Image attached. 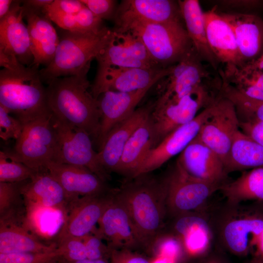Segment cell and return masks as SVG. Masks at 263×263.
Listing matches in <instances>:
<instances>
[{"instance_id": "e0dca14e", "label": "cell", "mask_w": 263, "mask_h": 263, "mask_svg": "<svg viewBox=\"0 0 263 263\" xmlns=\"http://www.w3.org/2000/svg\"><path fill=\"white\" fill-rule=\"evenodd\" d=\"M202 61L194 48L180 61L173 65L161 85L160 95L156 102L162 103L179 98L203 84V80L208 77V73Z\"/></svg>"}, {"instance_id": "8d00e7d4", "label": "cell", "mask_w": 263, "mask_h": 263, "mask_svg": "<svg viewBox=\"0 0 263 263\" xmlns=\"http://www.w3.org/2000/svg\"><path fill=\"white\" fill-rule=\"evenodd\" d=\"M113 32L115 40L133 57L150 67H160L152 60L146 46L139 37L130 31L123 33Z\"/></svg>"}, {"instance_id": "8fae6325", "label": "cell", "mask_w": 263, "mask_h": 263, "mask_svg": "<svg viewBox=\"0 0 263 263\" xmlns=\"http://www.w3.org/2000/svg\"><path fill=\"white\" fill-rule=\"evenodd\" d=\"M172 67H111L95 76L94 83L91 85V93L97 99L100 94L108 91L131 92L151 88L169 74Z\"/></svg>"}, {"instance_id": "4316f807", "label": "cell", "mask_w": 263, "mask_h": 263, "mask_svg": "<svg viewBox=\"0 0 263 263\" xmlns=\"http://www.w3.org/2000/svg\"><path fill=\"white\" fill-rule=\"evenodd\" d=\"M182 19L188 35L198 55L217 69L219 61L207 42L205 26L204 12L197 0H178Z\"/></svg>"}, {"instance_id": "6f0895ef", "label": "cell", "mask_w": 263, "mask_h": 263, "mask_svg": "<svg viewBox=\"0 0 263 263\" xmlns=\"http://www.w3.org/2000/svg\"><path fill=\"white\" fill-rule=\"evenodd\" d=\"M206 263H221L218 261V260L213 259V260H209Z\"/></svg>"}, {"instance_id": "cb8c5ba5", "label": "cell", "mask_w": 263, "mask_h": 263, "mask_svg": "<svg viewBox=\"0 0 263 263\" xmlns=\"http://www.w3.org/2000/svg\"><path fill=\"white\" fill-rule=\"evenodd\" d=\"M26 206L33 207L68 208L70 199L58 181L47 170L38 172L21 186Z\"/></svg>"}, {"instance_id": "74e56055", "label": "cell", "mask_w": 263, "mask_h": 263, "mask_svg": "<svg viewBox=\"0 0 263 263\" xmlns=\"http://www.w3.org/2000/svg\"><path fill=\"white\" fill-rule=\"evenodd\" d=\"M60 258L58 247L45 252L0 253V263H57Z\"/></svg>"}, {"instance_id": "d4e9b609", "label": "cell", "mask_w": 263, "mask_h": 263, "mask_svg": "<svg viewBox=\"0 0 263 263\" xmlns=\"http://www.w3.org/2000/svg\"><path fill=\"white\" fill-rule=\"evenodd\" d=\"M204 19L208 43L219 62L243 66L233 31L216 7L204 12Z\"/></svg>"}, {"instance_id": "7bdbcfd3", "label": "cell", "mask_w": 263, "mask_h": 263, "mask_svg": "<svg viewBox=\"0 0 263 263\" xmlns=\"http://www.w3.org/2000/svg\"><path fill=\"white\" fill-rule=\"evenodd\" d=\"M84 6L80 0H55L47 5L42 11L51 20L57 16L75 15Z\"/></svg>"}, {"instance_id": "f1b7e54d", "label": "cell", "mask_w": 263, "mask_h": 263, "mask_svg": "<svg viewBox=\"0 0 263 263\" xmlns=\"http://www.w3.org/2000/svg\"><path fill=\"white\" fill-rule=\"evenodd\" d=\"M261 167H263V146L239 129L234 137L226 173Z\"/></svg>"}, {"instance_id": "2e32d148", "label": "cell", "mask_w": 263, "mask_h": 263, "mask_svg": "<svg viewBox=\"0 0 263 263\" xmlns=\"http://www.w3.org/2000/svg\"><path fill=\"white\" fill-rule=\"evenodd\" d=\"M113 190L102 194L79 197L71 203L59 238L66 236L82 238L92 233L111 199Z\"/></svg>"}, {"instance_id": "ba28073f", "label": "cell", "mask_w": 263, "mask_h": 263, "mask_svg": "<svg viewBox=\"0 0 263 263\" xmlns=\"http://www.w3.org/2000/svg\"><path fill=\"white\" fill-rule=\"evenodd\" d=\"M216 99L203 84L179 98L162 103L155 101L151 113L154 133L153 147L173 131L193 120L200 109L207 107Z\"/></svg>"}, {"instance_id": "4fadbf2b", "label": "cell", "mask_w": 263, "mask_h": 263, "mask_svg": "<svg viewBox=\"0 0 263 263\" xmlns=\"http://www.w3.org/2000/svg\"><path fill=\"white\" fill-rule=\"evenodd\" d=\"M97 225L92 233L106 241L112 250L142 248L128 212L115 196L114 189Z\"/></svg>"}, {"instance_id": "f907efd6", "label": "cell", "mask_w": 263, "mask_h": 263, "mask_svg": "<svg viewBox=\"0 0 263 263\" xmlns=\"http://www.w3.org/2000/svg\"><path fill=\"white\" fill-rule=\"evenodd\" d=\"M22 1L24 4L30 7L43 10L47 5L51 3L53 0H27Z\"/></svg>"}, {"instance_id": "7c38bea8", "label": "cell", "mask_w": 263, "mask_h": 263, "mask_svg": "<svg viewBox=\"0 0 263 263\" xmlns=\"http://www.w3.org/2000/svg\"><path fill=\"white\" fill-rule=\"evenodd\" d=\"M178 1L170 0H124L117 6L113 19L115 33H124L132 24L181 21Z\"/></svg>"}, {"instance_id": "6da1fadb", "label": "cell", "mask_w": 263, "mask_h": 263, "mask_svg": "<svg viewBox=\"0 0 263 263\" xmlns=\"http://www.w3.org/2000/svg\"><path fill=\"white\" fill-rule=\"evenodd\" d=\"M114 193L127 210L142 248L150 251L161 235L168 211L162 178L150 172L139 174L126 179Z\"/></svg>"}, {"instance_id": "d6a6232c", "label": "cell", "mask_w": 263, "mask_h": 263, "mask_svg": "<svg viewBox=\"0 0 263 263\" xmlns=\"http://www.w3.org/2000/svg\"><path fill=\"white\" fill-rule=\"evenodd\" d=\"M98 67L95 76H99L111 67L154 68L133 57L115 39L114 36L110 43L95 58Z\"/></svg>"}, {"instance_id": "f5cc1de1", "label": "cell", "mask_w": 263, "mask_h": 263, "mask_svg": "<svg viewBox=\"0 0 263 263\" xmlns=\"http://www.w3.org/2000/svg\"><path fill=\"white\" fill-rule=\"evenodd\" d=\"M247 63L263 73V52L257 58Z\"/></svg>"}, {"instance_id": "836d02e7", "label": "cell", "mask_w": 263, "mask_h": 263, "mask_svg": "<svg viewBox=\"0 0 263 263\" xmlns=\"http://www.w3.org/2000/svg\"><path fill=\"white\" fill-rule=\"evenodd\" d=\"M220 93L234 104L240 121H263V101L245 97L225 81L222 83Z\"/></svg>"}, {"instance_id": "f546056e", "label": "cell", "mask_w": 263, "mask_h": 263, "mask_svg": "<svg viewBox=\"0 0 263 263\" xmlns=\"http://www.w3.org/2000/svg\"><path fill=\"white\" fill-rule=\"evenodd\" d=\"M175 228L184 250L189 255H201L209 247L211 241L210 230L206 222L201 218L181 217L177 221Z\"/></svg>"}, {"instance_id": "9c48e42d", "label": "cell", "mask_w": 263, "mask_h": 263, "mask_svg": "<svg viewBox=\"0 0 263 263\" xmlns=\"http://www.w3.org/2000/svg\"><path fill=\"white\" fill-rule=\"evenodd\" d=\"M162 179L165 188L167 211L176 215L197 209L221 186L190 175L177 160Z\"/></svg>"}, {"instance_id": "ac0fdd59", "label": "cell", "mask_w": 263, "mask_h": 263, "mask_svg": "<svg viewBox=\"0 0 263 263\" xmlns=\"http://www.w3.org/2000/svg\"><path fill=\"white\" fill-rule=\"evenodd\" d=\"M46 169L61 185L70 203L79 197L104 194L112 189L85 167L50 162Z\"/></svg>"}, {"instance_id": "30bf717a", "label": "cell", "mask_w": 263, "mask_h": 263, "mask_svg": "<svg viewBox=\"0 0 263 263\" xmlns=\"http://www.w3.org/2000/svg\"><path fill=\"white\" fill-rule=\"evenodd\" d=\"M239 124L234 104L220 95L213 103L210 114L197 134L198 138L220 158L225 168L228 160L234 137L240 129Z\"/></svg>"}, {"instance_id": "d6986e66", "label": "cell", "mask_w": 263, "mask_h": 263, "mask_svg": "<svg viewBox=\"0 0 263 263\" xmlns=\"http://www.w3.org/2000/svg\"><path fill=\"white\" fill-rule=\"evenodd\" d=\"M155 104V102L136 109L109 132L97 151L100 163L109 173H116L127 142L135 131L151 114Z\"/></svg>"}, {"instance_id": "d590c367", "label": "cell", "mask_w": 263, "mask_h": 263, "mask_svg": "<svg viewBox=\"0 0 263 263\" xmlns=\"http://www.w3.org/2000/svg\"><path fill=\"white\" fill-rule=\"evenodd\" d=\"M36 173L13 157L8 151H0V182H21L29 180Z\"/></svg>"}, {"instance_id": "277c9868", "label": "cell", "mask_w": 263, "mask_h": 263, "mask_svg": "<svg viewBox=\"0 0 263 263\" xmlns=\"http://www.w3.org/2000/svg\"><path fill=\"white\" fill-rule=\"evenodd\" d=\"M59 41L51 62L39 70L42 82L76 75L90 67L92 60L114 37L112 30L105 26L98 32H72L61 29Z\"/></svg>"}, {"instance_id": "3957f363", "label": "cell", "mask_w": 263, "mask_h": 263, "mask_svg": "<svg viewBox=\"0 0 263 263\" xmlns=\"http://www.w3.org/2000/svg\"><path fill=\"white\" fill-rule=\"evenodd\" d=\"M39 70L21 64L0 71V105L24 125L51 113Z\"/></svg>"}, {"instance_id": "b9f144b4", "label": "cell", "mask_w": 263, "mask_h": 263, "mask_svg": "<svg viewBox=\"0 0 263 263\" xmlns=\"http://www.w3.org/2000/svg\"><path fill=\"white\" fill-rule=\"evenodd\" d=\"M82 239L85 246L87 259L107 260L110 259L112 249L97 234L91 233Z\"/></svg>"}, {"instance_id": "f35d334b", "label": "cell", "mask_w": 263, "mask_h": 263, "mask_svg": "<svg viewBox=\"0 0 263 263\" xmlns=\"http://www.w3.org/2000/svg\"><path fill=\"white\" fill-rule=\"evenodd\" d=\"M57 247L60 251V259L65 262H75L87 259L85 246L81 238H60Z\"/></svg>"}, {"instance_id": "db71d44e", "label": "cell", "mask_w": 263, "mask_h": 263, "mask_svg": "<svg viewBox=\"0 0 263 263\" xmlns=\"http://www.w3.org/2000/svg\"><path fill=\"white\" fill-rule=\"evenodd\" d=\"M59 261L61 263H110L107 260L99 259V260H91L86 259L85 260L76 261L75 262H67L60 259Z\"/></svg>"}, {"instance_id": "44dd1931", "label": "cell", "mask_w": 263, "mask_h": 263, "mask_svg": "<svg viewBox=\"0 0 263 263\" xmlns=\"http://www.w3.org/2000/svg\"><path fill=\"white\" fill-rule=\"evenodd\" d=\"M150 88L131 92L108 91L99 95L100 128L96 142L99 149L111 131L132 114Z\"/></svg>"}, {"instance_id": "ee69618b", "label": "cell", "mask_w": 263, "mask_h": 263, "mask_svg": "<svg viewBox=\"0 0 263 263\" xmlns=\"http://www.w3.org/2000/svg\"><path fill=\"white\" fill-rule=\"evenodd\" d=\"M97 18L102 19H113L117 6L113 0H80Z\"/></svg>"}, {"instance_id": "ffe728a7", "label": "cell", "mask_w": 263, "mask_h": 263, "mask_svg": "<svg viewBox=\"0 0 263 263\" xmlns=\"http://www.w3.org/2000/svg\"><path fill=\"white\" fill-rule=\"evenodd\" d=\"M24 18L27 21L34 60L32 66H48L53 59L59 43V35L52 21L42 10L23 3Z\"/></svg>"}, {"instance_id": "5bb4252c", "label": "cell", "mask_w": 263, "mask_h": 263, "mask_svg": "<svg viewBox=\"0 0 263 263\" xmlns=\"http://www.w3.org/2000/svg\"><path fill=\"white\" fill-rule=\"evenodd\" d=\"M213 103L203 109L193 120L178 128L150 149L142 161L136 176L150 173L180 154L197 135L201 126L211 112Z\"/></svg>"}, {"instance_id": "484cf974", "label": "cell", "mask_w": 263, "mask_h": 263, "mask_svg": "<svg viewBox=\"0 0 263 263\" xmlns=\"http://www.w3.org/2000/svg\"><path fill=\"white\" fill-rule=\"evenodd\" d=\"M154 143V129L150 114L127 142L116 173L126 179L135 177L147 153L153 147Z\"/></svg>"}, {"instance_id": "603a6c76", "label": "cell", "mask_w": 263, "mask_h": 263, "mask_svg": "<svg viewBox=\"0 0 263 263\" xmlns=\"http://www.w3.org/2000/svg\"><path fill=\"white\" fill-rule=\"evenodd\" d=\"M231 27L243 65L263 52V20L253 14L220 13Z\"/></svg>"}, {"instance_id": "681fc988", "label": "cell", "mask_w": 263, "mask_h": 263, "mask_svg": "<svg viewBox=\"0 0 263 263\" xmlns=\"http://www.w3.org/2000/svg\"><path fill=\"white\" fill-rule=\"evenodd\" d=\"M253 247L255 248L254 257L263 259V229L252 238L251 248Z\"/></svg>"}, {"instance_id": "ab89813d", "label": "cell", "mask_w": 263, "mask_h": 263, "mask_svg": "<svg viewBox=\"0 0 263 263\" xmlns=\"http://www.w3.org/2000/svg\"><path fill=\"white\" fill-rule=\"evenodd\" d=\"M183 250L182 242L177 236L161 235L155 241L151 250L155 253V256L166 257L178 262Z\"/></svg>"}, {"instance_id": "bcb514c9", "label": "cell", "mask_w": 263, "mask_h": 263, "mask_svg": "<svg viewBox=\"0 0 263 263\" xmlns=\"http://www.w3.org/2000/svg\"><path fill=\"white\" fill-rule=\"evenodd\" d=\"M239 127L244 134L263 146V121H240Z\"/></svg>"}, {"instance_id": "60d3db41", "label": "cell", "mask_w": 263, "mask_h": 263, "mask_svg": "<svg viewBox=\"0 0 263 263\" xmlns=\"http://www.w3.org/2000/svg\"><path fill=\"white\" fill-rule=\"evenodd\" d=\"M24 124L0 105V137L4 140H17L21 135Z\"/></svg>"}, {"instance_id": "83f0119b", "label": "cell", "mask_w": 263, "mask_h": 263, "mask_svg": "<svg viewBox=\"0 0 263 263\" xmlns=\"http://www.w3.org/2000/svg\"><path fill=\"white\" fill-rule=\"evenodd\" d=\"M57 247L41 243L15 222H0V253L45 252Z\"/></svg>"}, {"instance_id": "680465c9", "label": "cell", "mask_w": 263, "mask_h": 263, "mask_svg": "<svg viewBox=\"0 0 263 263\" xmlns=\"http://www.w3.org/2000/svg\"><path fill=\"white\" fill-rule=\"evenodd\" d=\"M57 263H61V262L59 260L57 262Z\"/></svg>"}, {"instance_id": "9a60e30c", "label": "cell", "mask_w": 263, "mask_h": 263, "mask_svg": "<svg viewBox=\"0 0 263 263\" xmlns=\"http://www.w3.org/2000/svg\"><path fill=\"white\" fill-rule=\"evenodd\" d=\"M24 17L22 0H14L8 13L0 19V52L14 56L21 64L31 67L34 58Z\"/></svg>"}, {"instance_id": "c3c4849f", "label": "cell", "mask_w": 263, "mask_h": 263, "mask_svg": "<svg viewBox=\"0 0 263 263\" xmlns=\"http://www.w3.org/2000/svg\"><path fill=\"white\" fill-rule=\"evenodd\" d=\"M218 3L226 7L242 10L257 7L261 5L262 2L259 0H225L218 1Z\"/></svg>"}, {"instance_id": "9f6ffc18", "label": "cell", "mask_w": 263, "mask_h": 263, "mask_svg": "<svg viewBox=\"0 0 263 263\" xmlns=\"http://www.w3.org/2000/svg\"><path fill=\"white\" fill-rule=\"evenodd\" d=\"M251 263H263V259L254 257Z\"/></svg>"}, {"instance_id": "816d5d0a", "label": "cell", "mask_w": 263, "mask_h": 263, "mask_svg": "<svg viewBox=\"0 0 263 263\" xmlns=\"http://www.w3.org/2000/svg\"><path fill=\"white\" fill-rule=\"evenodd\" d=\"M14 0H0V19L8 13Z\"/></svg>"}, {"instance_id": "11a10c76", "label": "cell", "mask_w": 263, "mask_h": 263, "mask_svg": "<svg viewBox=\"0 0 263 263\" xmlns=\"http://www.w3.org/2000/svg\"><path fill=\"white\" fill-rule=\"evenodd\" d=\"M150 263H177V262L170 258L161 256H156Z\"/></svg>"}, {"instance_id": "5b68a950", "label": "cell", "mask_w": 263, "mask_h": 263, "mask_svg": "<svg viewBox=\"0 0 263 263\" xmlns=\"http://www.w3.org/2000/svg\"><path fill=\"white\" fill-rule=\"evenodd\" d=\"M181 21L135 23L125 32L139 37L154 63L167 68L180 61L194 48Z\"/></svg>"}, {"instance_id": "7a4b0ae2", "label": "cell", "mask_w": 263, "mask_h": 263, "mask_svg": "<svg viewBox=\"0 0 263 263\" xmlns=\"http://www.w3.org/2000/svg\"><path fill=\"white\" fill-rule=\"evenodd\" d=\"M88 67L79 73L55 78L46 88L48 107L52 114L86 131L96 142L100 128L98 102L88 91Z\"/></svg>"}, {"instance_id": "7402d4cb", "label": "cell", "mask_w": 263, "mask_h": 263, "mask_svg": "<svg viewBox=\"0 0 263 263\" xmlns=\"http://www.w3.org/2000/svg\"><path fill=\"white\" fill-rule=\"evenodd\" d=\"M177 160L190 175L212 183L221 185L227 174L220 158L197 135L179 154Z\"/></svg>"}, {"instance_id": "1f68e13d", "label": "cell", "mask_w": 263, "mask_h": 263, "mask_svg": "<svg viewBox=\"0 0 263 263\" xmlns=\"http://www.w3.org/2000/svg\"><path fill=\"white\" fill-rule=\"evenodd\" d=\"M219 190L233 204L246 200H263V167L244 172L233 181L221 185Z\"/></svg>"}, {"instance_id": "52a82bcc", "label": "cell", "mask_w": 263, "mask_h": 263, "mask_svg": "<svg viewBox=\"0 0 263 263\" xmlns=\"http://www.w3.org/2000/svg\"><path fill=\"white\" fill-rule=\"evenodd\" d=\"M51 118V113L24 124L13 150L8 151L36 172L47 170L46 165L55 161L56 140Z\"/></svg>"}, {"instance_id": "4dcf8cb0", "label": "cell", "mask_w": 263, "mask_h": 263, "mask_svg": "<svg viewBox=\"0 0 263 263\" xmlns=\"http://www.w3.org/2000/svg\"><path fill=\"white\" fill-rule=\"evenodd\" d=\"M263 229V219L245 217L229 221L224 227V237L228 248L237 255H245L252 238Z\"/></svg>"}, {"instance_id": "7dc6e473", "label": "cell", "mask_w": 263, "mask_h": 263, "mask_svg": "<svg viewBox=\"0 0 263 263\" xmlns=\"http://www.w3.org/2000/svg\"><path fill=\"white\" fill-rule=\"evenodd\" d=\"M229 84L245 97L255 101H263V89L242 82Z\"/></svg>"}, {"instance_id": "f6af8a7d", "label": "cell", "mask_w": 263, "mask_h": 263, "mask_svg": "<svg viewBox=\"0 0 263 263\" xmlns=\"http://www.w3.org/2000/svg\"><path fill=\"white\" fill-rule=\"evenodd\" d=\"M110 263H150L146 257L127 249H113Z\"/></svg>"}, {"instance_id": "8992f818", "label": "cell", "mask_w": 263, "mask_h": 263, "mask_svg": "<svg viewBox=\"0 0 263 263\" xmlns=\"http://www.w3.org/2000/svg\"><path fill=\"white\" fill-rule=\"evenodd\" d=\"M51 119L56 140L54 162L85 167L104 182L110 180V174L100 163L90 135L52 113Z\"/></svg>"}, {"instance_id": "e575fe53", "label": "cell", "mask_w": 263, "mask_h": 263, "mask_svg": "<svg viewBox=\"0 0 263 263\" xmlns=\"http://www.w3.org/2000/svg\"><path fill=\"white\" fill-rule=\"evenodd\" d=\"M24 182H0V221L15 222L17 220L24 201L21 190Z\"/></svg>"}]
</instances>
